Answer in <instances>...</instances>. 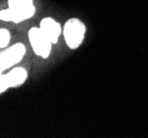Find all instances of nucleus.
<instances>
[{
  "mask_svg": "<svg viewBox=\"0 0 148 138\" xmlns=\"http://www.w3.org/2000/svg\"><path fill=\"white\" fill-rule=\"evenodd\" d=\"M10 42V33L6 29L0 30V48H7V45Z\"/></svg>",
  "mask_w": 148,
  "mask_h": 138,
  "instance_id": "nucleus-7",
  "label": "nucleus"
},
{
  "mask_svg": "<svg viewBox=\"0 0 148 138\" xmlns=\"http://www.w3.org/2000/svg\"><path fill=\"white\" fill-rule=\"evenodd\" d=\"M8 9L1 10L0 19L3 21L21 22L30 19L36 12L33 0H8Z\"/></svg>",
  "mask_w": 148,
  "mask_h": 138,
  "instance_id": "nucleus-1",
  "label": "nucleus"
},
{
  "mask_svg": "<svg viewBox=\"0 0 148 138\" xmlns=\"http://www.w3.org/2000/svg\"><path fill=\"white\" fill-rule=\"evenodd\" d=\"M29 41L37 55L43 59L49 57L53 43L40 28H32L29 31Z\"/></svg>",
  "mask_w": 148,
  "mask_h": 138,
  "instance_id": "nucleus-3",
  "label": "nucleus"
},
{
  "mask_svg": "<svg viewBox=\"0 0 148 138\" xmlns=\"http://www.w3.org/2000/svg\"><path fill=\"white\" fill-rule=\"evenodd\" d=\"M85 32H86V27L81 20L76 18L68 20L63 28V34L66 45L72 50L80 48V45L84 40Z\"/></svg>",
  "mask_w": 148,
  "mask_h": 138,
  "instance_id": "nucleus-2",
  "label": "nucleus"
},
{
  "mask_svg": "<svg viewBox=\"0 0 148 138\" xmlns=\"http://www.w3.org/2000/svg\"><path fill=\"white\" fill-rule=\"evenodd\" d=\"M27 76H28V72L23 68H16L7 74H1L0 76V92L3 93L8 88L20 86L22 83H25Z\"/></svg>",
  "mask_w": 148,
  "mask_h": 138,
  "instance_id": "nucleus-5",
  "label": "nucleus"
},
{
  "mask_svg": "<svg viewBox=\"0 0 148 138\" xmlns=\"http://www.w3.org/2000/svg\"><path fill=\"white\" fill-rule=\"evenodd\" d=\"M40 29L44 32V34L51 40V42L54 44L58 42V39L62 32L61 25L52 18H44L40 22Z\"/></svg>",
  "mask_w": 148,
  "mask_h": 138,
  "instance_id": "nucleus-6",
  "label": "nucleus"
},
{
  "mask_svg": "<svg viewBox=\"0 0 148 138\" xmlns=\"http://www.w3.org/2000/svg\"><path fill=\"white\" fill-rule=\"evenodd\" d=\"M25 54V46L22 43H16L10 48H7L0 54V71L3 72L5 70L18 64L23 59Z\"/></svg>",
  "mask_w": 148,
  "mask_h": 138,
  "instance_id": "nucleus-4",
  "label": "nucleus"
}]
</instances>
